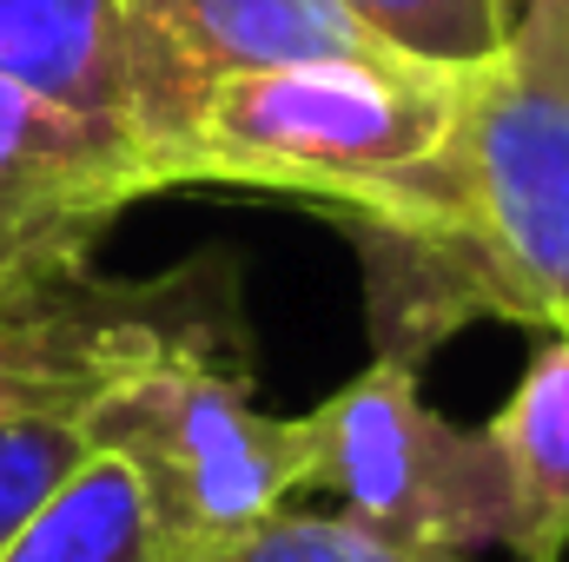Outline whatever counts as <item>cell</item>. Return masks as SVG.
Masks as SVG:
<instances>
[{
  "instance_id": "6da1fadb",
  "label": "cell",
  "mask_w": 569,
  "mask_h": 562,
  "mask_svg": "<svg viewBox=\"0 0 569 562\" xmlns=\"http://www.w3.org/2000/svg\"><path fill=\"white\" fill-rule=\"evenodd\" d=\"M331 225L365 265L371 358L425 371L477 318L569 338V0H523L437 159L378 212Z\"/></svg>"
},
{
  "instance_id": "7a4b0ae2",
  "label": "cell",
  "mask_w": 569,
  "mask_h": 562,
  "mask_svg": "<svg viewBox=\"0 0 569 562\" xmlns=\"http://www.w3.org/2000/svg\"><path fill=\"white\" fill-rule=\"evenodd\" d=\"M457 73L318 60L219 80L186 145V185H252L305 199L318 219L378 212L450 140Z\"/></svg>"
},
{
  "instance_id": "3957f363",
  "label": "cell",
  "mask_w": 569,
  "mask_h": 562,
  "mask_svg": "<svg viewBox=\"0 0 569 562\" xmlns=\"http://www.w3.org/2000/svg\"><path fill=\"white\" fill-rule=\"evenodd\" d=\"M87 443L133 463L192 562L219 556L291 496H311V418L259 411V371L172 358L87 411Z\"/></svg>"
},
{
  "instance_id": "277c9868",
  "label": "cell",
  "mask_w": 569,
  "mask_h": 562,
  "mask_svg": "<svg viewBox=\"0 0 569 562\" xmlns=\"http://www.w3.org/2000/svg\"><path fill=\"white\" fill-rule=\"evenodd\" d=\"M172 358L259 371L232 259L199 252L159 279L73 272L0 298V430L87 418L107 391Z\"/></svg>"
},
{
  "instance_id": "5b68a950",
  "label": "cell",
  "mask_w": 569,
  "mask_h": 562,
  "mask_svg": "<svg viewBox=\"0 0 569 562\" xmlns=\"http://www.w3.org/2000/svg\"><path fill=\"white\" fill-rule=\"evenodd\" d=\"M311 418V496H338L345 516L405 543L517 556V496L490 430H463L430 411L418 371L371 358Z\"/></svg>"
},
{
  "instance_id": "8992f818",
  "label": "cell",
  "mask_w": 569,
  "mask_h": 562,
  "mask_svg": "<svg viewBox=\"0 0 569 562\" xmlns=\"http://www.w3.org/2000/svg\"><path fill=\"white\" fill-rule=\"evenodd\" d=\"M0 80L120 133L186 185L206 87L172 60L146 0H0Z\"/></svg>"
},
{
  "instance_id": "52a82bcc",
  "label": "cell",
  "mask_w": 569,
  "mask_h": 562,
  "mask_svg": "<svg viewBox=\"0 0 569 562\" xmlns=\"http://www.w3.org/2000/svg\"><path fill=\"white\" fill-rule=\"evenodd\" d=\"M152 192L166 179L140 145L0 80V298L93 272L100 239Z\"/></svg>"
},
{
  "instance_id": "ba28073f",
  "label": "cell",
  "mask_w": 569,
  "mask_h": 562,
  "mask_svg": "<svg viewBox=\"0 0 569 562\" xmlns=\"http://www.w3.org/2000/svg\"><path fill=\"white\" fill-rule=\"evenodd\" d=\"M146 13L166 33L172 60L206 93L239 73H279V67H318V60L411 67L378 33H365L338 0H146Z\"/></svg>"
},
{
  "instance_id": "9c48e42d",
  "label": "cell",
  "mask_w": 569,
  "mask_h": 562,
  "mask_svg": "<svg viewBox=\"0 0 569 562\" xmlns=\"http://www.w3.org/2000/svg\"><path fill=\"white\" fill-rule=\"evenodd\" d=\"M0 562H192L127 456L87 450L73 476L13 530Z\"/></svg>"
},
{
  "instance_id": "30bf717a",
  "label": "cell",
  "mask_w": 569,
  "mask_h": 562,
  "mask_svg": "<svg viewBox=\"0 0 569 562\" xmlns=\"http://www.w3.org/2000/svg\"><path fill=\"white\" fill-rule=\"evenodd\" d=\"M517 496V562L569 556V338H550L483 423Z\"/></svg>"
},
{
  "instance_id": "8fae6325",
  "label": "cell",
  "mask_w": 569,
  "mask_h": 562,
  "mask_svg": "<svg viewBox=\"0 0 569 562\" xmlns=\"http://www.w3.org/2000/svg\"><path fill=\"white\" fill-rule=\"evenodd\" d=\"M365 33H378L398 60L430 73H483L503 60L523 0H338Z\"/></svg>"
},
{
  "instance_id": "7c38bea8",
  "label": "cell",
  "mask_w": 569,
  "mask_h": 562,
  "mask_svg": "<svg viewBox=\"0 0 569 562\" xmlns=\"http://www.w3.org/2000/svg\"><path fill=\"white\" fill-rule=\"evenodd\" d=\"M206 562H477L457 550H430V543H405L391 530H371L345 510H291L266 516L259 530H246L239 543H226Z\"/></svg>"
},
{
  "instance_id": "4fadbf2b",
  "label": "cell",
  "mask_w": 569,
  "mask_h": 562,
  "mask_svg": "<svg viewBox=\"0 0 569 562\" xmlns=\"http://www.w3.org/2000/svg\"><path fill=\"white\" fill-rule=\"evenodd\" d=\"M87 423H7L0 430V550L13 543V530L73 476V463L87 456Z\"/></svg>"
}]
</instances>
